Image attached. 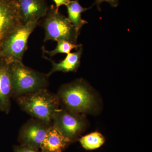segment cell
Here are the masks:
<instances>
[{"label": "cell", "instance_id": "1", "mask_svg": "<svg viewBox=\"0 0 152 152\" xmlns=\"http://www.w3.org/2000/svg\"><path fill=\"white\" fill-rule=\"evenodd\" d=\"M57 95L62 108L69 111L84 115L96 111V96L83 79H77L62 85Z\"/></svg>", "mask_w": 152, "mask_h": 152}, {"label": "cell", "instance_id": "2", "mask_svg": "<svg viewBox=\"0 0 152 152\" xmlns=\"http://www.w3.org/2000/svg\"><path fill=\"white\" fill-rule=\"evenodd\" d=\"M20 108L33 118L40 120L47 126H52L54 115L59 109L57 94L43 89L16 99Z\"/></svg>", "mask_w": 152, "mask_h": 152}, {"label": "cell", "instance_id": "3", "mask_svg": "<svg viewBox=\"0 0 152 152\" xmlns=\"http://www.w3.org/2000/svg\"><path fill=\"white\" fill-rule=\"evenodd\" d=\"M10 70L12 82V98L15 99L48 86V74L26 66L22 62L10 63Z\"/></svg>", "mask_w": 152, "mask_h": 152}, {"label": "cell", "instance_id": "4", "mask_svg": "<svg viewBox=\"0 0 152 152\" xmlns=\"http://www.w3.org/2000/svg\"><path fill=\"white\" fill-rule=\"evenodd\" d=\"M42 26L45 32L44 42L66 41L77 44L80 31L67 17L57 11L56 7H49L44 17Z\"/></svg>", "mask_w": 152, "mask_h": 152}, {"label": "cell", "instance_id": "5", "mask_svg": "<svg viewBox=\"0 0 152 152\" xmlns=\"http://www.w3.org/2000/svg\"><path fill=\"white\" fill-rule=\"evenodd\" d=\"M39 23V21H31L23 24L9 34L0 46V58L4 59L10 63L22 62L28 49L29 36Z\"/></svg>", "mask_w": 152, "mask_h": 152}, {"label": "cell", "instance_id": "6", "mask_svg": "<svg viewBox=\"0 0 152 152\" xmlns=\"http://www.w3.org/2000/svg\"><path fill=\"white\" fill-rule=\"evenodd\" d=\"M88 122L85 115L69 111L63 108L57 110L52 126L63 135L75 141L86 129Z\"/></svg>", "mask_w": 152, "mask_h": 152}, {"label": "cell", "instance_id": "7", "mask_svg": "<svg viewBox=\"0 0 152 152\" xmlns=\"http://www.w3.org/2000/svg\"><path fill=\"white\" fill-rule=\"evenodd\" d=\"M49 127L40 120L30 119L19 131L18 141L20 145L39 150Z\"/></svg>", "mask_w": 152, "mask_h": 152}, {"label": "cell", "instance_id": "8", "mask_svg": "<svg viewBox=\"0 0 152 152\" xmlns=\"http://www.w3.org/2000/svg\"><path fill=\"white\" fill-rule=\"evenodd\" d=\"M23 24L18 0H0V46L9 34Z\"/></svg>", "mask_w": 152, "mask_h": 152}, {"label": "cell", "instance_id": "9", "mask_svg": "<svg viewBox=\"0 0 152 152\" xmlns=\"http://www.w3.org/2000/svg\"><path fill=\"white\" fill-rule=\"evenodd\" d=\"M13 86L10 63L0 58V111L8 114L10 111Z\"/></svg>", "mask_w": 152, "mask_h": 152}, {"label": "cell", "instance_id": "10", "mask_svg": "<svg viewBox=\"0 0 152 152\" xmlns=\"http://www.w3.org/2000/svg\"><path fill=\"white\" fill-rule=\"evenodd\" d=\"M19 13L23 24L39 21L46 15L49 7L45 0H18Z\"/></svg>", "mask_w": 152, "mask_h": 152}, {"label": "cell", "instance_id": "11", "mask_svg": "<svg viewBox=\"0 0 152 152\" xmlns=\"http://www.w3.org/2000/svg\"><path fill=\"white\" fill-rule=\"evenodd\" d=\"M71 142L70 140L50 126L40 149L42 152H63Z\"/></svg>", "mask_w": 152, "mask_h": 152}, {"label": "cell", "instance_id": "12", "mask_svg": "<svg viewBox=\"0 0 152 152\" xmlns=\"http://www.w3.org/2000/svg\"><path fill=\"white\" fill-rule=\"evenodd\" d=\"M83 46L80 47L77 52L69 53L66 58L59 63H56L53 60L47 58L51 62L52 68L48 74L50 77L54 73L57 72H76L80 65V59L83 53Z\"/></svg>", "mask_w": 152, "mask_h": 152}, {"label": "cell", "instance_id": "13", "mask_svg": "<svg viewBox=\"0 0 152 152\" xmlns=\"http://www.w3.org/2000/svg\"><path fill=\"white\" fill-rule=\"evenodd\" d=\"M68 15V18L79 31L84 25L88 23V22L82 18V14L87 10L91 8L83 7L79 2V0L71 1L66 6Z\"/></svg>", "mask_w": 152, "mask_h": 152}, {"label": "cell", "instance_id": "14", "mask_svg": "<svg viewBox=\"0 0 152 152\" xmlns=\"http://www.w3.org/2000/svg\"><path fill=\"white\" fill-rule=\"evenodd\" d=\"M105 141L104 136L97 132H94L82 137L80 142L82 147L87 150H94L102 146Z\"/></svg>", "mask_w": 152, "mask_h": 152}, {"label": "cell", "instance_id": "15", "mask_svg": "<svg viewBox=\"0 0 152 152\" xmlns=\"http://www.w3.org/2000/svg\"><path fill=\"white\" fill-rule=\"evenodd\" d=\"M57 42L58 44L56 47L53 50L48 51L45 48H43V51L50 56L53 57L59 53L66 54L67 55L70 53L71 50L73 49L78 50L80 47L83 46L82 44L77 45L66 41H60Z\"/></svg>", "mask_w": 152, "mask_h": 152}, {"label": "cell", "instance_id": "16", "mask_svg": "<svg viewBox=\"0 0 152 152\" xmlns=\"http://www.w3.org/2000/svg\"><path fill=\"white\" fill-rule=\"evenodd\" d=\"M103 2L109 3L112 7H116L119 4L118 0H95L94 4L97 6L98 10L99 11L101 10V4Z\"/></svg>", "mask_w": 152, "mask_h": 152}, {"label": "cell", "instance_id": "17", "mask_svg": "<svg viewBox=\"0 0 152 152\" xmlns=\"http://www.w3.org/2000/svg\"><path fill=\"white\" fill-rule=\"evenodd\" d=\"M14 152H42L39 150H36L29 147L23 146H15L14 147Z\"/></svg>", "mask_w": 152, "mask_h": 152}, {"label": "cell", "instance_id": "18", "mask_svg": "<svg viewBox=\"0 0 152 152\" xmlns=\"http://www.w3.org/2000/svg\"><path fill=\"white\" fill-rule=\"evenodd\" d=\"M56 4V8L57 11H59V8L61 6H67L70 2L71 0H53Z\"/></svg>", "mask_w": 152, "mask_h": 152}]
</instances>
